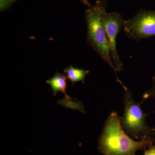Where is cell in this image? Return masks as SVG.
Returning <instances> with one entry per match:
<instances>
[{
	"mask_svg": "<svg viewBox=\"0 0 155 155\" xmlns=\"http://www.w3.org/2000/svg\"><path fill=\"white\" fill-rule=\"evenodd\" d=\"M121 14L117 12L104 14L102 22L107 39L112 61L117 72L122 71L123 64L118 52L116 46V37L123 28L125 21Z\"/></svg>",
	"mask_w": 155,
	"mask_h": 155,
	"instance_id": "5",
	"label": "cell"
},
{
	"mask_svg": "<svg viewBox=\"0 0 155 155\" xmlns=\"http://www.w3.org/2000/svg\"><path fill=\"white\" fill-rule=\"evenodd\" d=\"M82 3L84 6H87V7H90L91 6L90 3L88 2V0H79Z\"/></svg>",
	"mask_w": 155,
	"mask_h": 155,
	"instance_id": "11",
	"label": "cell"
},
{
	"mask_svg": "<svg viewBox=\"0 0 155 155\" xmlns=\"http://www.w3.org/2000/svg\"><path fill=\"white\" fill-rule=\"evenodd\" d=\"M64 72L67 74V77L72 83L73 86L75 82L81 81L84 83V79L90 71L70 66L64 69Z\"/></svg>",
	"mask_w": 155,
	"mask_h": 155,
	"instance_id": "7",
	"label": "cell"
},
{
	"mask_svg": "<svg viewBox=\"0 0 155 155\" xmlns=\"http://www.w3.org/2000/svg\"><path fill=\"white\" fill-rule=\"evenodd\" d=\"M67 78V76L64 74L56 72L53 77L46 81V83L51 86L54 96H55L58 92H61L65 95L64 99L58 101V104L64 106L66 108L78 110L81 113H85L84 109V107L81 102H75L70 101V99L74 98L70 97L66 94V89L68 87Z\"/></svg>",
	"mask_w": 155,
	"mask_h": 155,
	"instance_id": "6",
	"label": "cell"
},
{
	"mask_svg": "<svg viewBox=\"0 0 155 155\" xmlns=\"http://www.w3.org/2000/svg\"><path fill=\"white\" fill-rule=\"evenodd\" d=\"M153 85L150 89L147 91L143 94L142 96V101L150 97L153 98L155 101V76H153L152 78ZM155 113V112H154Z\"/></svg>",
	"mask_w": 155,
	"mask_h": 155,
	"instance_id": "8",
	"label": "cell"
},
{
	"mask_svg": "<svg viewBox=\"0 0 155 155\" xmlns=\"http://www.w3.org/2000/svg\"><path fill=\"white\" fill-rule=\"evenodd\" d=\"M155 143V138L135 141L123 130L121 117L112 111L106 119L98 140V149L103 155H135Z\"/></svg>",
	"mask_w": 155,
	"mask_h": 155,
	"instance_id": "1",
	"label": "cell"
},
{
	"mask_svg": "<svg viewBox=\"0 0 155 155\" xmlns=\"http://www.w3.org/2000/svg\"><path fill=\"white\" fill-rule=\"evenodd\" d=\"M18 0H0V11H7Z\"/></svg>",
	"mask_w": 155,
	"mask_h": 155,
	"instance_id": "9",
	"label": "cell"
},
{
	"mask_svg": "<svg viewBox=\"0 0 155 155\" xmlns=\"http://www.w3.org/2000/svg\"><path fill=\"white\" fill-rule=\"evenodd\" d=\"M143 155H155V143L145 150Z\"/></svg>",
	"mask_w": 155,
	"mask_h": 155,
	"instance_id": "10",
	"label": "cell"
},
{
	"mask_svg": "<svg viewBox=\"0 0 155 155\" xmlns=\"http://www.w3.org/2000/svg\"><path fill=\"white\" fill-rule=\"evenodd\" d=\"M105 0H97L94 5L88 7L85 11L87 33V42L101 58L109 64L116 75L117 81L123 83L117 76V71L111 58L110 47L102 22L103 15L106 12Z\"/></svg>",
	"mask_w": 155,
	"mask_h": 155,
	"instance_id": "2",
	"label": "cell"
},
{
	"mask_svg": "<svg viewBox=\"0 0 155 155\" xmlns=\"http://www.w3.org/2000/svg\"><path fill=\"white\" fill-rule=\"evenodd\" d=\"M122 29L128 37L136 41L155 36V11L140 10L125 20Z\"/></svg>",
	"mask_w": 155,
	"mask_h": 155,
	"instance_id": "4",
	"label": "cell"
},
{
	"mask_svg": "<svg viewBox=\"0 0 155 155\" xmlns=\"http://www.w3.org/2000/svg\"><path fill=\"white\" fill-rule=\"evenodd\" d=\"M123 87L124 113L121 117V121L123 130L130 137L138 140L155 138V127L149 126L146 121L149 114L144 113L142 109L143 101L136 102L131 91L125 86Z\"/></svg>",
	"mask_w": 155,
	"mask_h": 155,
	"instance_id": "3",
	"label": "cell"
}]
</instances>
